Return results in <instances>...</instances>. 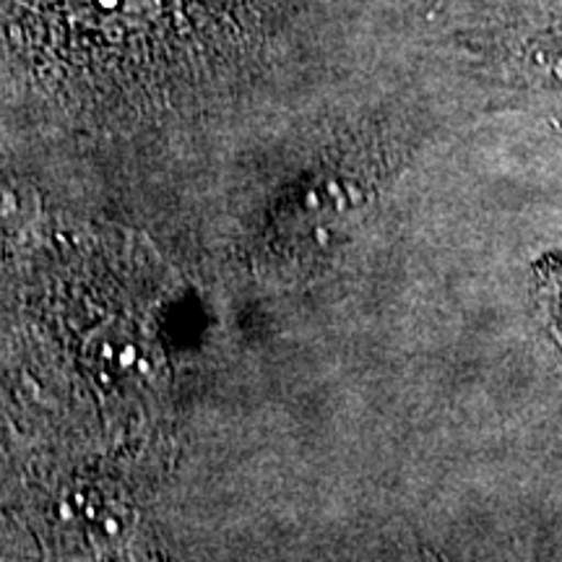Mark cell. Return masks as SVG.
Returning a JSON list of instances; mask_svg holds the SVG:
<instances>
[{"instance_id": "6da1fadb", "label": "cell", "mask_w": 562, "mask_h": 562, "mask_svg": "<svg viewBox=\"0 0 562 562\" xmlns=\"http://www.w3.org/2000/svg\"><path fill=\"white\" fill-rule=\"evenodd\" d=\"M550 307H552V318L558 321L560 336H562V266L560 271L550 279Z\"/></svg>"}]
</instances>
